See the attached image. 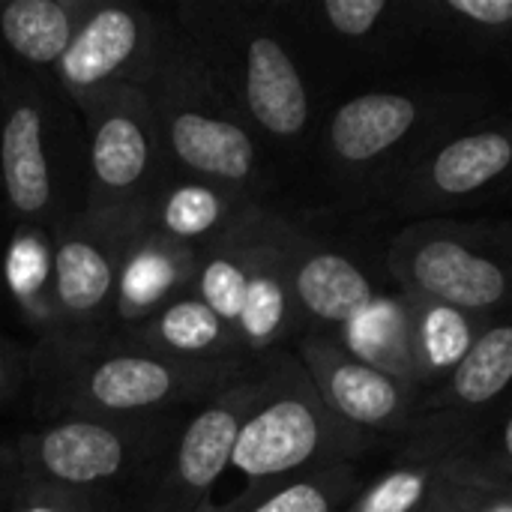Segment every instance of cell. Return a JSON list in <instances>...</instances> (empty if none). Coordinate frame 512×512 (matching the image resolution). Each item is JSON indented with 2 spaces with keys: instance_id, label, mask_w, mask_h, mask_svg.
Wrapping results in <instances>:
<instances>
[{
  "instance_id": "obj_1",
  "label": "cell",
  "mask_w": 512,
  "mask_h": 512,
  "mask_svg": "<svg viewBox=\"0 0 512 512\" xmlns=\"http://www.w3.org/2000/svg\"><path fill=\"white\" fill-rule=\"evenodd\" d=\"M255 360L189 363L159 354L123 330L42 333L27 357L42 417H129L192 411L237 384Z\"/></svg>"
},
{
  "instance_id": "obj_2",
  "label": "cell",
  "mask_w": 512,
  "mask_h": 512,
  "mask_svg": "<svg viewBox=\"0 0 512 512\" xmlns=\"http://www.w3.org/2000/svg\"><path fill=\"white\" fill-rule=\"evenodd\" d=\"M369 447L372 435L357 432L324 405L297 357H264V390L240 426L225 471L243 480V492L201 512L246 510L270 489L309 471L348 465Z\"/></svg>"
},
{
  "instance_id": "obj_3",
  "label": "cell",
  "mask_w": 512,
  "mask_h": 512,
  "mask_svg": "<svg viewBox=\"0 0 512 512\" xmlns=\"http://www.w3.org/2000/svg\"><path fill=\"white\" fill-rule=\"evenodd\" d=\"M0 183L21 225L51 231L84 210V123L51 75H18L0 111Z\"/></svg>"
},
{
  "instance_id": "obj_4",
  "label": "cell",
  "mask_w": 512,
  "mask_h": 512,
  "mask_svg": "<svg viewBox=\"0 0 512 512\" xmlns=\"http://www.w3.org/2000/svg\"><path fill=\"white\" fill-rule=\"evenodd\" d=\"M144 93L171 171L249 198L258 177V144L174 18L165 21Z\"/></svg>"
},
{
  "instance_id": "obj_5",
  "label": "cell",
  "mask_w": 512,
  "mask_h": 512,
  "mask_svg": "<svg viewBox=\"0 0 512 512\" xmlns=\"http://www.w3.org/2000/svg\"><path fill=\"white\" fill-rule=\"evenodd\" d=\"M207 72L237 108L243 123L279 141L297 138L309 123V93L288 48L255 27L234 3L186 0L174 9Z\"/></svg>"
},
{
  "instance_id": "obj_6",
  "label": "cell",
  "mask_w": 512,
  "mask_h": 512,
  "mask_svg": "<svg viewBox=\"0 0 512 512\" xmlns=\"http://www.w3.org/2000/svg\"><path fill=\"white\" fill-rule=\"evenodd\" d=\"M186 417L189 411L54 420L18 438L15 465L21 480L30 483L93 495L126 492L180 432Z\"/></svg>"
},
{
  "instance_id": "obj_7",
  "label": "cell",
  "mask_w": 512,
  "mask_h": 512,
  "mask_svg": "<svg viewBox=\"0 0 512 512\" xmlns=\"http://www.w3.org/2000/svg\"><path fill=\"white\" fill-rule=\"evenodd\" d=\"M84 123L90 213H141L174 174L144 87L69 96Z\"/></svg>"
},
{
  "instance_id": "obj_8",
  "label": "cell",
  "mask_w": 512,
  "mask_h": 512,
  "mask_svg": "<svg viewBox=\"0 0 512 512\" xmlns=\"http://www.w3.org/2000/svg\"><path fill=\"white\" fill-rule=\"evenodd\" d=\"M264 390V360L216 399L189 411L180 432L123 492L120 512H201L225 477L243 420Z\"/></svg>"
},
{
  "instance_id": "obj_9",
  "label": "cell",
  "mask_w": 512,
  "mask_h": 512,
  "mask_svg": "<svg viewBox=\"0 0 512 512\" xmlns=\"http://www.w3.org/2000/svg\"><path fill=\"white\" fill-rule=\"evenodd\" d=\"M138 213L81 210L48 231L51 237V330H114L117 279L126 237Z\"/></svg>"
},
{
  "instance_id": "obj_10",
  "label": "cell",
  "mask_w": 512,
  "mask_h": 512,
  "mask_svg": "<svg viewBox=\"0 0 512 512\" xmlns=\"http://www.w3.org/2000/svg\"><path fill=\"white\" fill-rule=\"evenodd\" d=\"M165 18L135 3L93 0L72 45L51 72L66 96L105 87H144L159 57Z\"/></svg>"
},
{
  "instance_id": "obj_11",
  "label": "cell",
  "mask_w": 512,
  "mask_h": 512,
  "mask_svg": "<svg viewBox=\"0 0 512 512\" xmlns=\"http://www.w3.org/2000/svg\"><path fill=\"white\" fill-rule=\"evenodd\" d=\"M324 405L357 432H390L411 417L414 390L348 354L336 339L306 336L297 357Z\"/></svg>"
},
{
  "instance_id": "obj_12",
  "label": "cell",
  "mask_w": 512,
  "mask_h": 512,
  "mask_svg": "<svg viewBox=\"0 0 512 512\" xmlns=\"http://www.w3.org/2000/svg\"><path fill=\"white\" fill-rule=\"evenodd\" d=\"M402 276L411 294L438 300L459 312H483L510 297L507 270L456 237H423L408 246Z\"/></svg>"
},
{
  "instance_id": "obj_13",
  "label": "cell",
  "mask_w": 512,
  "mask_h": 512,
  "mask_svg": "<svg viewBox=\"0 0 512 512\" xmlns=\"http://www.w3.org/2000/svg\"><path fill=\"white\" fill-rule=\"evenodd\" d=\"M279 225L282 222L261 210L249 237V285L237 336L246 354L255 360L267 357L282 339H288L300 315L288 258L279 240Z\"/></svg>"
},
{
  "instance_id": "obj_14",
  "label": "cell",
  "mask_w": 512,
  "mask_h": 512,
  "mask_svg": "<svg viewBox=\"0 0 512 512\" xmlns=\"http://www.w3.org/2000/svg\"><path fill=\"white\" fill-rule=\"evenodd\" d=\"M195 255L198 249L171 243L135 219L120 258L114 330L141 327L162 306L186 294L195 273Z\"/></svg>"
},
{
  "instance_id": "obj_15",
  "label": "cell",
  "mask_w": 512,
  "mask_h": 512,
  "mask_svg": "<svg viewBox=\"0 0 512 512\" xmlns=\"http://www.w3.org/2000/svg\"><path fill=\"white\" fill-rule=\"evenodd\" d=\"M252 210L255 204L234 189L171 174L138 219L144 228L168 237L171 243L204 249L237 231Z\"/></svg>"
},
{
  "instance_id": "obj_16",
  "label": "cell",
  "mask_w": 512,
  "mask_h": 512,
  "mask_svg": "<svg viewBox=\"0 0 512 512\" xmlns=\"http://www.w3.org/2000/svg\"><path fill=\"white\" fill-rule=\"evenodd\" d=\"M279 240L303 315L342 330L375 300L372 282L351 258L330 249H315L285 225H279Z\"/></svg>"
},
{
  "instance_id": "obj_17",
  "label": "cell",
  "mask_w": 512,
  "mask_h": 512,
  "mask_svg": "<svg viewBox=\"0 0 512 512\" xmlns=\"http://www.w3.org/2000/svg\"><path fill=\"white\" fill-rule=\"evenodd\" d=\"M129 339L168 354L174 360L189 363H243L255 360L246 354L237 330H231L207 303H201L192 291L180 294L168 306H162L141 327L123 330Z\"/></svg>"
},
{
  "instance_id": "obj_18",
  "label": "cell",
  "mask_w": 512,
  "mask_h": 512,
  "mask_svg": "<svg viewBox=\"0 0 512 512\" xmlns=\"http://www.w3.org/2000/svg\"><path fill=\"white\" fill-rule=\"evenodd\" d=\"M93 0H9L0 6L3 45L39 75H51Z\"/></svg>"
},
{
  "instance_id": "obj_19",
  "label": "cell",
  "mask_w": 512,
  "mask_h": 512,
  "mask_svg": "<svg viewBox=\"0 0 512 512\" xmlns=\"http://www.w3.org/2000/svg\"><path fill=\"white\" fill-rule=\"evenodd\" d=\"M339 345L348 354H354L360 363L408 384L411 390L423 384L408 297L399 300L375 297L351 324L342 327Z\"/></svg>"
},
{
  "instance_id": "obj_20",
  "label": "cell",
  "mask_w": 512,
  "mask_h": 512,
  "mask_svg": "<svg viewBox=\"0 0 512 512\" xmlns=\"http://www.w3.org/2000/svg\"><path fill=\"white\" fill-rule=\"evenodd\" d=\"M417 123V105L402 93H363L330 120V147L342 162L360 165L396 147Z\"/></svg>"
},
{
  "instance_id": "obj_21",
  "label": "cell",
  "mask_w": 512,
  "mask_h": 512,
  "mask_svg": "<svg viewBox=\"0 0 512 512\" xmlns=\"http://www.w3.org/2000/svg\"><path fill=\"white\" fill-rule=\"evenodd\" d=\"M258 207L246 216V222L231 231L228 237L198 249L195 255V273L189 291L207 303L231 330L240 324L243 300H246V285H249V237L252 225L258 219Z\"/></svg>"
},
{
  "instance_id": "obj_22",
  "label": "cell",
  "mask_w": 512,
  "mask_h": 512,
  "mask_svg": "<svg viewBox=\"0 0 512 512\" xmlns=\"http://www.w3.org/2000/svg\"><path fill=\"white\" fill-rule=\"evenodd\" d=\"M512 165L507 132H471L441 147L429 165V180L441 195H471L498 180Z\"/></svg>"
},
{
  "instance_id": "obj_23",
  "label": "cell",
  "mask_w": 512,
  "mask_h": 512,
  "mask_svg": "<svg viewBox=\"0 0 512 512\" xmlns=\"http://www.w3.org/2000/svg\"><path fill=\"white\" fill-rule=\"evenodd\" d=\"M411 306L414 321V342H417V360L423 372V384L435 381L444 372H453L465 354L471 351L477 333L468 318V312H459L453 306H444L438 300L405 294Z\"/></svg>"
},
{
  "instance_id": "obj_24",
  "label": "cell",
  "mask_w": 512,
  "mask_h": 512,
  "mask_svg": "<svg viewBox=\"0 0 512 512\" xmlns=\"http://www.w3.org/2000/svg\"><path fill=\"white\" fill-rule=\"evenodd\" d=\"M512 384V324L480 333L450 375V396L462 408H480Z\"/></svg>"
},
{
  "instance_id": "obj_25",
  "label": "cell",
  "mask_w": 512,
  "mask_h": 512,
  "mask_svg": "<svg viewBox=\"0 0 512 512\" xmlns=\"http://www.w3.org/2000/svg\"><path fill=\"white\" fill-rule=\"evenodd\" d=\"M357 486L360 480L351 465H330L270 489L240 512H336L354 498Z\"/></svg>"
},
{
  "instance_id": "obj_26",
  "label": "cell",
  "mask_w": 512,
  "mask_h": 512,
  "mask_svg": "<svg viewBox=\"0 0 512 512\" xmlns=\"http://www.w3.org/2000/svg\"><path fill=\"white\" fill-rule=\"evenodd\" d=\"M27 228V240L18 237V243L9 252V285L21 297L30 318H36L48 333L51 330V237L42 228Z\"/></svg>"
},
{
  "instance_id": "obj_27",
  "label": "cell",
  "mask_w": 512,
  "mask_h": 512,
  "mask_svg": "<svg viewBox=\"0 0 512 512\" xmlns=\"http://www.w3.org/2000/svg\"><path fill=\"white\" fill-rule=\"evenodd\" d=\"M441 474L432 465H405L366 486L348 512H423Z\"/></svg>"
},
{
  "instance_id": "obj_28",
  "label": "cell",
  "mask_w": 512,
  "mask_h": 512,
  "mask_svg": "<svg viewBox=\"0 0 512 512\" xmlns=\"http://www.w3.org/2000/svg\"><path fill=\"white\" fill-rule=\"evenodd\" d=\"M114 495H93V492H69L45 483L18 480L12 495V512H114Z\"/></svg>"
},
{
  "instance_id": "obj_29",
  "label": "cell",
  "mask_w": 512,
  "mask_h": 512,
  "mask_svg": "<svg viewBox=\"0 0 512 512\" xmlns=\"http://www.w3.org/2000/svg\"><path fill=\"white\" fill-rule=\"evenodd\" d=\"M321 12L336 33L366 36L387 12V0H327Z\"/></svg>"
},
{
  "instance_id": "obj_30",
  "label": "cell",
  "mask_w": 512,
  "mask_h": 512,
  "mask_svg": "<svg viewBox=\"0 0 512 512\" xmlns=\"http://www.w3.org/2000/svg\"><path fill=\"white\" fill-rule=\"evenodd\" d=\"M447 6L462 18H471L474 24H486V27L512 24V0H450Z\"/></svg>"
},
{
  "instance_id": "obj_31",
  "label": "cell",
  "mask_w": 512,
  "mask_h": 512,
  "mask_svg": "<svg viewBox=\"0 0 512 512\" xmlns=\"http://www.w3.org/2000/svg\"><path fill=\"white\" fill-rule=\"evenodd\" d=\"M21 369L27 372V363H21V357L0 342V399L15 387V381L21 378Z\"/></svg>"
},
{
  "instance_id": "obj_32",
  "label": "cell",
  "mask_w": 512,
  "mask_h": 512,
  "mask_svg": "<svg viewBox=\"0 0 512 512\" xmlns=\"http://www.w3.org/2000/svg\"><path fill=\"white\" fill-rule=\"evenodd\" d=\"M501 444H504V459H507V465H512V417L507 420L504 432H501Z\"/></svg>"
},
{
  "instance_id": "obj_33",
  "label": "cell",
  "mask_w": 512,
  "mask_h": 512,
  "mask_svg": "<svg viewBox=\"0 0 512 512\" xmlns=\"http://www.w3.org/2000/svg\"><path fill=\"white\" fill-rule=\"evenodd\" d=\"M435 489H438V486H435ZM423 512H447V510L441 507V501H438V495L432 492V498H429V504H426V510H423Z\"/></svg>"
},
{
  "instance_id": "obj_34",
  "label": "cell",
  "mask_w": 512,
  "mask_h": 512,
  "mask_svg": "<svg viewBox=\"0 0 512 512\" xmlns=\"http://www.w3.org/2000/svg\"><path fill=\"white\" fill-rule=\"evenodd\" d=\"M6 78H3V72H0V111H3V99H6Z\"/></svg>"
}]
</instances>
